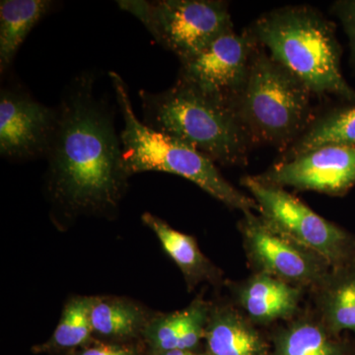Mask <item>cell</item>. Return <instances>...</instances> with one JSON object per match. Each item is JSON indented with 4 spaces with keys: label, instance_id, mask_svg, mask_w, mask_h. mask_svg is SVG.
I'll return each instance as SVG.
<instances>
[{
    "label": "cell",
    "instance_id": "1",
    "mask_svg": "<svg viewBox=\"0 0 355 355\" xmlns=\"http://www.w3.org/2000/svg\"><path fill=\"white\" fill-rule=\"evenodd\" d=\"M94 87L91 72L69 84L46 156L51 198L69 214L114 209L128 178L113 113Z\"/></svg>",
    "mask_w": 355,
    "mask_h": 355
},
{
    "label": "cell",
    "instance_id": "2",
    "mask_svg": "<svg viewBox=\"0 0 355 355\" xmlns=\"http://www.w3.org/2000/svg\"><path fill=\"white\" fill-rule=\"evenodd\" d=\"M249 30L261 48L313 95H333L355 104V90L342 71L336 26L319 10L308 6L280 7L263 14Z\"/></svg>",
    "mask_w": 355,
    "mask_h": 355
},
{
    "label": "cell",
    "instance_id": "3",
    "mask_svg": "<svg viewBox=\"0 0 355 355\" xmlns=\"http://www.w3.org/2000/svg\"><path fill=\"white\" fill-rule=\"evenodd\" d=\"M139 97L148 127L180 140L216 164H247L254 146L230 103L178 79L167 90H141Z\"/></svg>",
    "mask_w": 355,
    "mask_h": 355
},
{
    "label": "cell",
    "instance_id": "4",
    "mask_svg": "<svg viewBox=\"0 0 355 355\" xmlns=\"http://www.w3.org/2000/svg\"><path fill=\"white\" fill-rule=\"evenodd\" d=\"M116 101L125 121L120 139L123 163L128 177L141 172H164L193 182L219 202L242 212L258 210L253 198L229 183L216 163L164 132H158L137 119L125 81L110 72Z\"/></svg>",
    "mask_w": 355,
    "mask_h": 355
},
{
    "label": "cell",
    "instance_id": "5",
    "mask_svg": "<svg viewBox=\"0 0 355 355\" xmlns=\"http://www.w3.org/2000/svg\"><path fill=\"white\" fill-rule=\"evenodd\" d=\"M312 93L261 46L234 108L253 146L286 153L312 123Z\"/></svg>",
    "mask_w": 355,
    "mask_h": 355
},
{
    "label": "cell",
    "instance_id": "6",
    "mask_svg": "<svg viewBox=\"0 0 355 355\" xmlns=\"http://www.w3.org/2000/svg\"><path fill=\"white\" fill-rule=\"evenodd\" d=\"M116 3L139 19L180 62L234 29L228 2L221 0H123Z\"/></svg>",
    "mask_w": 355,
    "mask_h": 355
},
{
    "label": "cell",
    "instance_id": "7",
    "mask_svg": "<svg viewBox=\"0 0 355 355\" xmlns=\"http://www.w3.org/2000/svg\"><path fill=\"white\" fill-rule=\"evenodd\" d=\"M241 183L257 202L261 218L275 230L309 248L331 268L355 261V238L345 229L317 214L282 187L258 176Z\"/></svg>",
    "mask_w": 355,
    "mask_h": 355
},
{
    "label": "cell",
    "instance_id": "8",
    "mask_svg": "<svg viewBox=\"0 0 355 355\" xmlns=\"http://www.w3.org/2000/svg\"><path fill=\"white\" fill-rule=\"evenodd\" d=\"M239 228L248 260L256 272L300 288L317 289L333 268L321 256L275 230L253 211L243 212Z\"/></svg>",
    "mask_w": 355,
    "mask_h": 355
},
{
    "label": "cell",
    "instance_id": "9",
    "mask_svg": "<svg viewBox=\"0 0 355 355\" xmlns=\"http://www.w3.org/2000/svg\"><path fill=\"white\" fill-rule=\"evenodd\" d=\"M260 44L249 29L231 30L197 55L181 62L178 80L234 104L246 83Z\"/></svg>",
    "mask_w": 355,
    "mask_h": 355
},
{
    "label": "cell",
    "instance_id": "10",
    "mask_svg": "<svg viewBox=\"0 0 355 355\" xmlns=\"http://www.w3.org/2000/svg\"><path fill=\"white\" fill-rule=\"evenodd\" d=\"M58 123L51 108L20 88L0 92V154L9 160H27L48 154Z\"/></svg>",
    "mask_w": 355,
    "mask_h": 355
},
{
    "label": "cell",
    "instance_id": "11",
    "mask_svg": "<svg viewBox=\"0 0 355 355\" xmlns=\"http://www.w3.org/2000/svg\"><path fill=\"white\" fill-rule=\"evenodd\" d=\"M277 186L343 197L355 187V147L324 146L279 160L258 176Z\"/></svg>",
    "mask_w": 355,
    "mask_h": 355
},
{
    "label": "cell",
    "instance_id": "12",
    "mask_svg": "<svg viewBox=\"0 0 355 355\" xmlns=\"http://www.w3.org/2000/svg\"><path fill=\"white\" fill-rule=\"evenodd\" d=\"M279 279L256 272L236 291L245 316L253 324H268L288 320L297 312L302 291Z\"/></svg>",
    "mask_w": 355,
    "mask_h": 355
},
{
    "label": "cell",
    "instance_id": "13",
    "mask_svg": "<svg viewBox=\"0 0 355 355\" xmlns=\"http://www.w3.org/2000/svg\"><path fill=\"white\" fill-rule=\"evenodd\" d=\"M205 336L211 355H263L265 352V345L254 324L229 306L210 311Z\"/></svg>",
    "mask_w": 355,
    "mask_h": 355
},
{
    "label": "cell",
    "instance_id": "14",
    "mask_svg": "<svg viewBox=\"0 0 355 355\" xmlns=\"http://www.w3.org/2000/svg\"><path fill=\"white\" fill-rule=\"evenodd\" d=\"M210 309L197 300L186 309L161 316L147 327L146 336L161 352L191 350L205 336Z\"/></svg>",
    "mask_w": 355,
    "mask_h": 355
},
{
    "label": "cell",
    "instance_id": "15",
    "mask_svg": "<svg viewBox=\"0 0 355 355\" xmlns=\"http://www.w3.org/2000/svg\"><path fill=\"white\" fill-rule=\"evenodd\" d=\"M317 289L322 322L336 335L340 331L355 335V261L331 268Z\"/></svg>",
    "mask_w": 355,
    "mask_h": 355
},
{
    "label": "cell",
    "instance_id": "16",
    "mask_svg": "<svg viewBox=\"0 0 355 355\" xmlns=\"http://www.w3.org/2000/svg\"><path fill=\"white\" fill-rule=\"evenodd\" d=\"M51 0H2L0 2V73L12 64L16 53L42 18L50 13Z\"/></svg>",
    "mask_w": 355,
    "mask_h": 355
},
{
    "label": "cell",
    "instance_id": "17",
    "mask_svg": "<svg viewBox=\"0 0 355 355\" xmlns=\"http://www.w3.org/2000/svg\"><path fill=\"white\" fill-rule=\"evenodd\" d=\"M331 144L355 147V104L331 110L315 119L306 132L284 153L280 160Z\"/></svg>",
    "mask_w": 355,
    "mask_h": 355
},
{
    "label": "cell",
    "instance_id": "18",
    "mask_svg": "<svg viewBox=\"0 0 355 355\" xmlns=\"http://www.w3.org/2000/svg\"><path fill=\"white\" fill-rule=\"evenodd\" d=\"M141 218L157 235L166 253L177 263L188 282L195 286L198 282L214 277V268L191 236L175 230L165 221L148 212Z\"/></svg>",
    "mask_w": 355,
    "mask_h": 355
},
{
    "label": "cell",
    "instance_id": "19",
    "mask_svg": "<svg viewBox=\"0 0 355 355\" xmlns=\"http://www.w3.org/2000/svg\"><path fill=\"white\" fill-rule=\"evenodd\" d=\"M333 335L322 321L294 320L277 334V355H343Z\"/></svg>",
    "mask_w": 355,
    "mask_h": 355
},
{
    "label": "cell",
    "instance_id": "20",
    "mask_svg": "<svg viewBox=\"0 0 355 355\" xmlns=\"http://www.w3.org/2000/svg\"><path fill=\"white\" fill-rule=\"evenodd\" d=\"M93 331L107 336L132 335L142 323L137 306L119 299H91Z\"/></svg>",
    "mask_w": 355,
    "mask_h": 355
},
{
    "label": "cell",
    "instance_id": "21",
    "mask_svg": "<svg viewBox=\"0 0 355 355\" xmlns=\"http://www.w3.org/2000/svg\"><path fill=\"white\" fill-rule=\"evenodd\" d=\"M90 312L91 299H72L65 306L50 345L60 349H69L85 343L93 331Z\"/></svg>",
    "mask_w": 355,
    "mask_h": 355
},
{
    "label": "cell",
    "instance_id": "22",
    "mask_svg": "<svg viewBox=\"0 0 355 355\" xmlns=\"http://www.w3.org/2000/svg\"><path fill=\"white\" fill-rule=\"evenodd\" d=\"M331 11L340 20L349 39L350 64L355 67V0H338L334 2Z\"/></svg>",
    "mask_w": 355,
    "mask_h": 355
},
{
    "label": "cell",
    "instance_id": "23",
    "mask_svg": "<svg viewBox=\"0 0 355 355\" xmlns=\"http://www.w3.org/2000/svg\"><path fill=\"white\" fill-rule=\"evenodd\" d=\"M81 355H132V352L127 347L103 345L85 350Z\"/></svg>",
    "mask_w": 355,
    "mask_h": 355
},
{
    "label": "cell",
    "instance_id": "24",
    "mask_svg": "<svg viewBox=\"0 0 355 355\" xmlns=\"http://www.w3.org/2000/svg\"><path fill=\"white\" fill-rule=\"evenodd\" d=\"M160 355H207V354H198L195 352H191V350H169V352H162Z\"/></svg>",
    "mask_w": 355,
    "mask_h": 355
}]
</instances>
